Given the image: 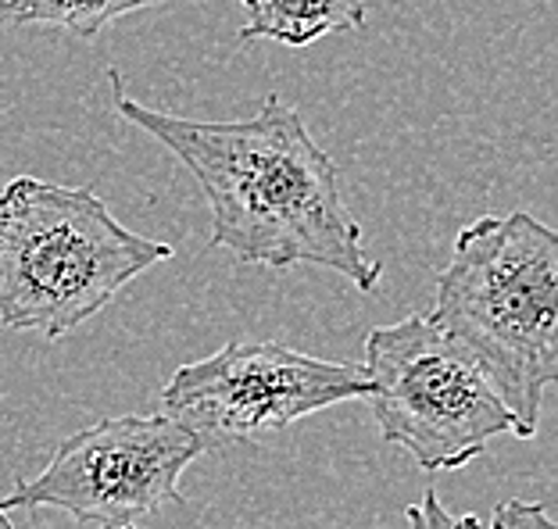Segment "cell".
Listing matches in <instances>:
<instances>
[{
	"instance_id": "277c9868",
	"label": "cell",
	"mask_w": 558,
	"mask_h": 529,
	"mask_svg": "<svg viewBox=\"0 0 558 529\" xmlns=\"http://www.w3.org/2000/svg\"><path fill=\"white\" fill-rule=\"evenodd\" d=\"M373 419L423 472L462 469L494 436H519L515 415L473 355L429 319V311L376 325L365 340Z\"/></svg>"
},
{
	"instance_id": "5b68a950",
	"label": "cell",
	"mask_w": 558,
	"mask_h": 529,
	"mask_svg": "<svg viewBox=\"0 0 558 529\" xmlns=\"http://www.w3.org/2000/svg\"><path fill=\"white\" fill-rule=\"evenodd\" d=\"M197 436L169 415H116L65 436L40 476L0 494V522L15 512L58 508L94 529H140L180 505V480L201 458Z\"/></svg>"
},
{
	"instance_id": "6da1fadb",
	"label": "cell",
	"mask_w": 558,
	"mask_h": 529,
	"mask_svg": "<svg viewBox=\"0 0 558 529\" xmlns=\"http://www.w3.org/2000/svg\"><path fill=\"white\" fill-rule=\"evenodd\" d=\"M116 111L194 175L211 211V244L244 264H323L365 294L384 280L340 194L337 165L301 111L269 94L251 119L205 122L147 108L108 72Z\"/></svg>"
},
{
	"instance_id": "9c48e42d",
	"label": "cell",
	"mask_w": 558,
	"mask_h": 529,
	"mask_svg": "<svg viewBox=\"0 0 558 529\" xmlns=\"http://www.w3.org/2000/svg\"><path fill=\"white\" fill-rule=\"evenodd\" d=\"M404 519H409L412 529H484L476 515H451L434 490H426L418 497V505L404 508Z\"/></svg>"
},
{
	"instance_id": "3957f363",
	"label": "cell",
	"mask_w": 558,
	"mask_h": 529,
	"mask_svg": "<svg viewBox=\"0 0 558 529\" xmlns=\"http://www.w3.org/2000/svg\"><path fill=\"white\" fill-rule=\"evenodd\" d=\"M172 255L122 225L90 186L15 175L0 190V322L54 344Z\"/></svg>"
},
{
	"instance_id": "30bf717a",
	"label": "cell",
	"mask_w": 558,
	"mask_h": 529,
	"mask_svg": "<svg viewBox=\"0 0 558 529\" xmlns=\"http://www.w3.org/2000/svg\"><path fill=\"white\" fill-rule=\"evenodd\" d=\"M490 529H558L551 519L548 505H537V501H505V505L494 508V526Z\"/></svg>"
},
{
	"instance_id": "7a4b0ae2",
	"label": "cell",
	"mask_w": 558,
	"mask_h": 529,
	"mask_svg": "<svg viewBox=\"0 0 558 529\" xmlns=\"http://www.w3.org/2000/svg\"><path fill=\"white\" fill-rule=\"evenodd\" d=\"M462 344L505 408L519 440H534L541 405L558 380V233L526 211L465 225L437 275L429 308Z\"/></svg>"
},
{
	"instance_id": "52a82bcc",
	"label": "cell",
	"mask_w": 558,
	"mask_h": 529,
	"mask_svg": "<svg viewBox=\"0 0 558 529\" xmlns=\"http://www.w3.org/2000/svg\"><path fill=\"white\" fill-rule=\"evenodd\" d=\"M247 22L240 40H269L308 47L329 33H354L365 25V0H240Z\"/></svg>"
},
{
	"instance_id": "ba28073f",
	"label": "cell",
	"mask_w": 558,
	"mask_h": 529,
	"mask_svg": "<svg viewBox=\"0 0 558 529\" xmlns=\"http://www.w3.org/2000/svg\"><path fill=\"white\" fill-rule=\"evenodd\" d=\"M158 4L165 0H0V29L47 25V29H65L90 40L122 15Z\"/></svg>"
},
{
	"instance_id": "8992f818",
	"label": "cell",
	"mask_w": 558,
	"mask_h": 529,
	"mask_svg": "<svg viewBox=\"0 0 558 529\" xmlns=\"http://www.w3.org/2000/svg\"><path fill=\"white\" fill-rule=\"evenodd\" d=\"M369 394V376L359 365L301 355L276 340H233L208 358L180 365L158 401L161 415L194 433L201 451H226Z\"/></svg>"
}]
</instances>
